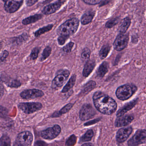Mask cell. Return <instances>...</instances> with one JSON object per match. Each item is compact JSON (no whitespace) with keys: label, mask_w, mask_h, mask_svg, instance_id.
<instances>
[{"label":"cell","mask_w":146,"mask_h":146,"mask_svg":"<svg viewBox=\"0 0 146 146\" xmlns=\"http://www.w3.org/2000/svg\"><path fill=\"white\" fill-rule=\"evenodd\" d=\"M2 44L0 42V50H1V49L2 48Z\"/></svg>","instance_id":"47"},{"label":"cell","mask_w":146,"mask_h":146,"mask_svg":"<svg viewBox=\"0 0 146 146\" xmlns=\"http://www.w3.org/2000/svg\"><path fill=\"white\" fill-rule=\"evenodd\" d=\"M8 115V111L5 107L0 106V117L2 118H5L7 117Z\"/></svg>","instance_id":"36"},{"label":"cell","mask_w":146,"mask_h":146,"mask_svg":"<svg viewBox=\"0 0 146 146\" xmlns=\"http://www.w3.org/2000/svg\"><path fill=\"white\" fill-rule=\"evenodd\" d=\"M131 25V20L128 17L123 19L119 28V31L121 33H126Z\"/></svg>","instance_id":"25"},{"label":"cell","mask_w":146,"mask_h":146,"mask_svg":"<svg viewBox=\"0 0 146 146\" xmlns=\"http://www.w3.org/2000/svg\"><path fill=\"white\" fill-rule=\"evenodd\" d=\"M42 17H43V15L42 14H37L24 19L22 21V23L24 25H30V24L35 23L41 19Z\"/></svg>","instance_id":"21"},{"label":"cell","mask_w":146,"mask_h":146,"mask_svg":"<svg viewBox=\"0 0 146 146\" xmlns=\"http://www.w3.org/2000/svg\"><path fill=\"white\" fill-rule=\"evenodd\" d=\"M134 119L133 115H126L119 117L116 119L115 122V125L117 127H125L130 124Z\"/></svg>","instance_id":"14"},{"label":"cell","mask_w":146,"mask_h":146,"mask_svg":"<svg viewBox=\"0 0 146 146\" xmlns=\"http://www.w3.org/2000/svg\"><path fill=\"white\" fill-rule=\"evenodd\" d=\"M51 48L49 46H47L44 50L43 53L42 54V56L40 58V60L41 61H43L46 60L48 57H49L50 55L51 54Z\"/></svg>","instance_id":"30"},{"label":"cell","mask_w":146,"mask_h":146,"mask_svg":"<svg viewBox=\"0 0 146 146\" xmlns=\"http://www.w3.org/2000/svg\"><path fill=\"white\" fill-rule=\"evenodd\" d=\"M129 41V36L128 33H120L117 36L114 44V49L117 51L123 50L127 46Z\"/></svg>","instance_id":"6"},{"label":"cell","mask_w":146,"mask_h":146,"mask_svg":"<svg viewBox=\"0 0 146 146\" xmlns=\"http://www.w3.org/2000/svg\"><path fill=\"white\" fill-rule=\"evenodd\" d=\"M74 45V43L73 42H69L68 44H67L66 46H64L63 48V50L65 53H70L72 50L73 45Z\"/></svg>","instance_id":"35"},{"label":"cell","mask_w":146,"mask_h":146,"mask_svg":"<svg viewBox=\"0 0 146 146\" xmlns=\"http://www.w3.org/2000/svg\"><path fill=\"white\" fill-rule=\"evenodd\" d=\"M70 72L67 70H61L59 72L52 82L51 88L56 89L63 86L67 80Z\"/></svg>","instance_id":"4"},{"label":"cell","mask_w":146,"mask_h":146,"mask_svg":"<svg viewBox=\"0 0 146 146\" xmlns=\"http://www.w3.org/2000/svg\"><path fill=\"white\" fill-rule=\"evenodd\" d=\"M96 86V83L93 80H91L85 84L80 93L79 95L81 96H84L89 93L90 92L92 91Z\"/></svg>","instance_id":"18"},{"label":"cell","mask_w":146,"mask_h":146,"mask_svg":"<svg viewBox=\"0 0 146 146\" xmlns=\"http://www.w3.org/2000/svg\"><path fill=\"white\" fill-rule=\"evenodd\" d=\"M93 135H94V133H93V130L92 129L88 130L80 139V143H83V142L90 141L92 139Z\"/></svg>","instance_id":"27"},{"label":"cell","mask_w":146,"mask_h":146,"mask_svg":"<svg viewBox=\"0 0 146 146\" xmlns=\"http://www.w3.org/2000/svg\"><path fill=\"white\" fill-rule=\"evenodd\" d=\"M96 65L95 61L94 60H89L86 61L83 69V76L85 77H87L94 69Z\"/></svg>","instance_id":"17"},{"label":"cell","mask_w":146,"mask_h":146,"mask_svg":"<svg viewBox=\"0 0 146 146\" xmlns=\"http://www.w3.org/2000/svg\"><path fill=\"white\" fill-rule=\"evenodd\" d=\"M62 5L60 2L57 1L54 3H51L45 6L43 9L42 12L45 15L51 14L58 10Z\"/></svg>","instance_id":"15"},{"label":"cell","mask_w":146,"mask_h":146,"mask_svg":"<svg viewBox=\"0 0 146 146\" xmlns=\"http://www.w3.org/2000/svg\"><path fill=\"white\" fill-rule=\"evenodd\" d=\"M96 114V110L90 104H85L80 111V118L81 121H87L94 117Z\"/></svg>","instance_id":"8"},{"label":"cell","mask_w":146,"mask_h":146,"mask_svg":"<svg viewBox=\"0 0 146 146\" xmlns=\"http://www.w3.org/2000/svg\"><path fill=\"white\" fill-rule=\"evenodd\" d=\"M95 13L92 11H88L82 15L81 19V23L82 25H86L91 22L94 18Z\"/></svg>","instance_id":"19"},{"label":"cell","mask_w":146,"mask_h":146,"mask_svg":"<svg viewBox=\"0 0 146 146\" xmlns=\"http://www.w3.org/2000/svg\"><path fill=\"white\" fill-rule=\"evenodd\" d=\"M13 146H25L22 145V144H21L19 142H18V141H15V143L14 144Z\"/></svg>","instance_id":"43"},{"label":"cell","mask_w":146,"mask_h":146,"mask_svg":"<svg viewBox=\"0 0 146 146\" xmlns=\"http://www.w3.org/2000/svg\"><path fill=\"white\" fill-rule=\"evenodd\" d=\"M51 1H52V0H45L44 3H47L49 2H50Z\"/></svg>","instance_id":"46"},{"label":"cell","mask_w":146,"mask_h":146,"mask_svg":"<svg viewBox=\"0 0 146 146\" xmlns=\"http://www.w3.org/2000/svg\"><path fill=\"white\" fill-rule=\"evenodd\" d=\"M67 0H58V1L60 2L61 4H62L63 5L65 2H66V1Z\"/></svg>","instance_id":"45"},{"label":"cell","mask_w":146,"mask_h":146,"mask_svg":"<svg viewBox=\"0 0 146 146\" xmlns=\"http://www.w3.org/2000/svg\"><path fill=\"white\" fill-rule=\"evenodd\" d=\"M44 95L43 92L37 89L25 90L21 92L20 96L24 99H30L43 97Z\"/></svg>","instance_id":"11"},{"label":"cell","mask_w":146,"mask_h":146,"mask_svg":"<svg viewBox=\"0 0 146 146\" xmlns=\"http://www.w3.org/2000/svg\"><path fill=\"white\" fill-rule=\"evenodd\" d=\"M119 21V19L118 18L111 19L107 21V23L105 24V27L108 28H112L113 27L117 25Z\"/></svg>","instance_id":"32"},{"label":"cell","mask_w":146,"mask_h":146,"mask_svg":"<svg viewBox=\"0 0 146 146\" xmlns=\"http://www.w3.org/2000/svg\"><path fill=\"white\" fill-rule=\"evenodd\" d=\"M131 127L123 128L118 130L116 135V140L118 143L125 142L133 132Z\"/></svg>","instance_id":"12"},{"label":"cell","mask_w":146,"mask_h":146,"mask_svg":"<svg viewBox=\"0 0 146 146\" xmlns=\"http://www.w3.org/2000/svg\"><path fill=\"white\" fill-rule=\"evenodd\" d=\"M146 137L145 129H139L129 141L128 145L129 146H136L141 144H145L146 143Z\"/></svg>","instance_id":"7"},{"label":"cell","mask_w":146,"mask_h":146,"mask_svg":"<svg viewBox=\"0 0 146 146\" xmlns=\"http://www.w3.org/2000/svg\"><path fill=\"white\" fill-rule=\"evenodd\" d=\"M93 100L96 109L102 114L111 115L115 112L117 109L116 101L102 92H96L93 94Z\"/></svg>","instance_id":"1"},{"label":"cell","mask_w":146,"mask_h":146,"mask_svg":"<svg viewBox=\"0 0 146 146\" xmlns=\"http://www.w3.org/2000/svg\"><path fill=\"white\" fill-rule=\"evenodd\" d=\"M48 145L45 142L41 141H38L35 143L34 146H47Z\"/></svg>","instance_id":"42"},{"label":"cell","mask_w":146,"mask_h":146,"mask_svg":"<svg viewBox=\"0 0 146 146\" xmlns=\"http://www.w3.org/2000/svg\"><path fill=\"white\" fill-rule=\"evenodd\" d=\"M109 66L108 62H104L100 65L97 71V76L103 78L109 71Z\"/></svg>","instance_id":"20"},{"label":"cell","mask_w":146,"mask_h":146,"mask_svg":"<svg viewBox=\"0 0 146 146\" xmlns=\"http://www.w3.org/2000/svg\"><path fill=\"white\" fill-rule=\"evenodd\" d=\"M61 132V127L59 125H55L52 127L42 131L41 135L42 138L45 139L52 140L56 138Z\"/></svg>","instance_id":"10"},{"label":"cell","mask_w":146,"mask_h":146,"mask_svg":"<svg viewBox=\"0 0 146 146\" xmlns=\"http://www.w3.org/2000/svg\"><path fill=\"white\" fill-rule=\"evenodd\" d=\"M33 140L32 134L28 131H25L19 134L17 141L25 146L31 145Z\"/></svg>","instance_id":"13"},{"label":"cell","mask_w":146,"mask_h":146,"mask_svg":"<svg viewBox=\"0 0 146 146\" xmlns=\"http://www.w3.org/2000/svg\"><path fill=\"white\" fill-rule=\"evenodd\" d=\"M9 56V53L7 50H4L1 56L0 57V61L1 62H3L6 60V58Z\"/></svg>","instance_id":"39"},{"label":"cell","mask_w":146,"mask_h":146,"mask_svg":"<svg viewBox=\"0 0 146 146\" xmlns=\"http://www.w3.org/2000/svg\"><path fill=\"white\" fill-rule=\"evenodd\" d=\"M11 146V140L8 136L3 135L0 139V146Z\"/></svg>","instance_id":"31"},{"label":"cell","mask_w":146,"mask_h":146,"mask_svg":"<svg viewBox=\"0 0 146 146\" xmlns=\"http://www.w3.org/2000/svg\"><path fill=\"white\" fill-rule=\"evenodd\" d=\"M81 146H93L92 144L91 143H87V144H84Z\"/></svg>","instance_id":"44"},{"label":"cell","mask_w":146,"mask_h":146,"mask_svg":"<svg viewBox=\"0 0 146 146\" xmlns=\"http://www.w3.org/2000/svg\"><path fill=\"white\" fill-rule=\"evenodd\" d=\"M138 100L135 99L133 101H131L129 103L126 104L122 108L120 109L117 113L116 115L117 117L124 115L125 113H127L128 111L133 109L137 104Z\"/></svg>","instance_id":"16"},{"label":"cell","mask_w":146,"mask_h":146,"mask_svg":"<svg viewBox=\"0 0 146 146\" xmlns=\"http://www.w3.org/2000/svg\"><path fill=\"white\" fill-rule=\"evenodd\" d=\"M4 8L7 13H13L17 11L23 3V0H3Z\"/></svg>","instance_id":"9"},{"label":"cell","mask_w":146,"mask_h":146,"mask_svg":"<svg viewBox=\"0 0 146 146\" xmlns=\"http://www.w3.org/2000/svg\"><path fill=\"white\" fill-rule=\"evenodd\" d=\"M79 21L76 18H73L67 21L61 25L57 30V33L59 36H69L75 33L78 30Z\"/></svg>","instance_id":"2"},{"label":"cell","mask_w":146,"mask_h":146,"mask_svg":"<svg viewBox=\"0 0 146 146\" xmlns=\"http://www.w3.org/2000/svg\"><path fill=\"white\" fill-rule=\"evenodd\" d=\"M91 50L88 48H86L83 50L81 54V59L83 61H87L89 60L91 56Z\"/></svg>","instance_id":"29"},{"label":"cell","mask_w":146,"mask_h":146,"mask_svg":"<svg viewBox=\"0 0 146 146\" xmlns=\"http://www.w3.org/2000/svg\"><path fill=\"white\" fill-rule=\"evenodd\" d=\"M69 37L67 36H60L58 38L57 41L59 45H63L65 44L66 41L67 40Z\"/></svg>","instance_id":"38"},{"label":"cell","mask_w":146,"mask_h":146,"mask_svg":"<svg viewBox=\"0 0 146 146\" xmlns=\"http://www.w3.org/2000/svg\"><path fill=\"white\" fill-rule=\"evenodd\" d=\"M111 47L109 44H105L103 46L99 51V56L102 60L105 59L109 53Z\"/></svg>","instance_id":"26"},{"label":"cell","mask_w":146,"mask_h":146,"mask_svg":"<svg viewBox=\"0 0 146 146\" xmlns=\"http://www.w3.org/2000/svg\"><path fill=\"white\" fill-rule=\"evenodd\" d=\"M53 27V25L51 24V25H49L46 26L42 28H40V29H39L38 30L35 32V33H34L35 36H39L40 35H42V34H44V33L47 32H49V31L52 29Z\"/></svg>","instance_id":"28"},{"label":"cell","mask_w":146,"mask_h":146,"mask_svg":"<svg viewBox=\"0 0 146 146\" xmlns=\"http://www.w3.org/2000/svg\"><path fill=\"white\" fill-rule=\"evenodd\" d=\"M18 107L24 113L30 114L40 110L43 108V105L38 102L21 103L18 104Z\"/></svg>","instance_id":"5"},{"label":"cell","mask_w":146,"mask_h":146,"mask_svg":"<svg viewBox=\"0 0 146 146\" xmlns=\"http://www.w3.org/2000/svg\"><path fill=\"white\" fill-rule=\"evenodd\" d=\"M84 2L89 5H96L106 0H82Z\"/></svg>","instance_id":"37"},{"label":"cell","mask_w":146,"mask_h":146,"mask_svg":"<svg viewBox=\"0 0 146 146\" xmlns=\"http://www.w3.org/2000/svg\"><path fill=\"white\" fill-rule=\"evenodd\" d=\"M74 104H69L66 105V106L63 107L59 111H57L55 112L53 115H51V117H56L60 116L63 114H65L68 112L73 106Z\"/></svg>","instance_id":"23"},{"label":"cell","mask_w":146,"mask_h":146,"mask_svg":"<svg viewBox=\"0 0 146 146\" xmlns=\"http://www.w3.org/2000/svg\"><path fill=\"white\" fill-rule=\"evenodd\" d=\"M75 81H76V75L75 74L73 75L67 84L63 88L62 90V93H65L67 92L74 86Z\"/></svg>","instance_id":"24"},{"label":"cell","mask_w":146,"mask_h":146,"mask_svg":"<svg viewBox=\"0 0 146 146\" xmlns=\"http://www.w3.org/2000/svg\"><path fill=\"white\" fill-rule=\"evenodd\" d=\"M2 80L5 82V84L12 88H18L21 86V84L19 81L12 78H9L8 77L4 76L2 78Z\"/></svg>","instance_id":"22"},{"label":"cell","mask_w":146,"mask_h":146,"mask_svg":"<svg viewBox=\"0 0 146 146\" xmlns=\"http://www.w3.org/2000/svg\"><path fill=\"white\" fill-rule=\"evenodd\" d=\"M39 0H25V3L27 7H31L34 5Z\"/></svg>","instance_id":"40"},{"label":"cell","mask_w":146,"mask_h":146,"mask_svg":"<svg viewBox=\"0 0 146 146\" xmlns=\"http://www.w3.org/2000/svg\"><path fill=\"white\" fill-rule=\"evenodd\" d=\"M136 86L132 84H126L118 88L116 92L117 97L123 101L130 98L137 91Z\"/></svg>","instance_id":"3"},{"label":"cell","mask_w":146,"mask_h":146,"mask_svg":"<svg viewBox=\"0 0 146 146\" xmlns=\"http://www.w3.org/2000/svg\"><path fill=\"white\" fill-rule=\"evenodd\" d=\"M100 121L99 119H96L95 120H93V121H90L86 123H85L84 125L85 126H89V125H93V124H94V123H97L99 121Z\"/></svg>","instance_id":"41"},{"label":"cell","mask_w":146,"mask_h":146,"mask_svg":"<svg viewBox=\"0 0 146 146\" xmlns=\"http://www.w3.org/2000/svg\"><path fill=\"white\" fill-rule=\"evenodd\" d=\"M39 52V48H35L32 50L30 54V58L31 60H35L37 59L38 56Z\"/></svg>","instance_id":"34"},{"label":"cell","mask_w":146,"mask_h":146,"mask_svg":"<svg viewBox=\"0 0 146 146\" xmlns=\"http://www.w3.org/2000/svg\"><path fill=\"white\" fill-rule=\"evenodd\" d=\"M77 141V137L73 135L69 138L66 142V146H74L75 145Z\"/></svg>","instance_id":"33"}]
</instances>
